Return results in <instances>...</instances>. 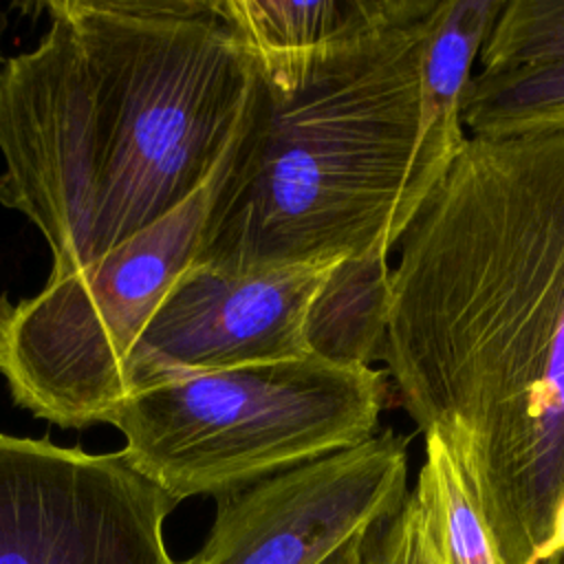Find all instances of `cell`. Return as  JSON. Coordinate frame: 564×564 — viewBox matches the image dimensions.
<instances>
[{"instance_id": "cell-9", "label": "cell", "mask_w": 564, "mask_h": 564, "mask_svg": "<svg viewBox=\"0 0 564 564\" xmlns=\"http://www.w3.org/2000/svg\"><path fill=\"white\" fill-rule=\"evenodd\" d=\"M502 7L505 0H441L421 51L416 137L394 214L392 247L467 139L463 104L471 68Z\"/></svg>"}, {"instance_id": "cell-17", "label": "cell", "mask_w": 564, "mask_h": 564, "mask_svg": "<svg viewBox=\"0 0 564 564\" xmlns=\"http://www.w3.org/2000/svg\"><path fill=\"white\" fill-rule=\"evenodd\" d=\"M361 540L364 533L352 535L348 542H344L341 546H337L326 560H322L319 564H361Z\"/></svg>"}, {"instance_id": "cell-2", "label": "cell", "mask_w": 564, "mask_h": 564, "mask_svg": "<svg viewBox=\"0 0 564 564\" xmlns=\"http://www.w3.org/2000/svg\"><path fill=\"white\" fill-rule=\"evenodd\" d=\"M0 62V203L66 278L174 214L223 165L251 62L218 0H51Z\"/></svg>"}, {"instance_id": "cell-13", "label": "cell", "mask_w": 564, "mask_h": 564, "mask_svg": "<svg viewBox=\"0 0 564 564\" xmlns=\"http://www.w3.org/2000/svg\"><path fill=\"white\" fill-rule=\"evenodd\" d=\"M412 491L445 564H505L449 447L436 432L425 434V460Z\"/></svg>"}, {"instance_id": "cell-4", "label": "cell", "mask_w": 564, "mask_h": 564, "mask_svg": "<svg viewBox=\"0 0 564 564\" xmlns=\"http://www.w3.org/2000/svg\"><path fill=\"white\" fill-rule=\"evenodd\" d=\"M386 397V370L306 355L130 392L106 423L123 434L126 460L178 505L364 443Z\"/></svg>"}, {"instance_id": "cell-3", "label": "cell", "mask_w": 564, "mask_h": 564, "mask_svg": "<svg viewBox=\"0 0 564 564\" xmlns=\"http://www.w3.org/2000/svg\"><path fill=\"white\" fill-rule=\"evenodd\" d=\"M441 0H381L304 68L253 73L216 176L196 267L225 273L392 253L419 119V64Z\"/></svg>"}, {"instance_id": "cell-16", "label": "cell", "mask_w": 564, "mask_h": 564, "mask_svg": "<svg viewBox=\"0 0 564 564\" xmlns=\"http://www.w3.org/2000/svg\"><path fill=\"white\" fill-rule=\"evenodd\" d=\"M560 562H564V500L555 513L551 535L535 557V564H560Z\"/></svg>"}, {"instance_id": "cell-1", "label": "cell", "mask_w": 564, "mask_h": 564, "mask_svg": "<svg viewBox=\"0 0 564 564\" xmlns=\"http://www.w3.org/2000/svg\"><path fill=\"white\" fill-rule=\"evenodd\" d=\"M392 251L381 361L505 564L564 500V128L467 134Z\"/></svg>"}, {"instance_id": "cell-5", "label": "cell", "mask_w": 564, "mask_h": 564, "mask_svg": "<svg viewBox=\"0 0 564 564\" xmlns=\"http://www.w3.org/2000/svg\"><path fill=\"white\" fill-rule=\"evenodd\" d=\"M220 172V167H218ZM159 225L31 297L0 295V375L13 403L57 427L106 423L145 324L194 264L216 176Z\"/></svg>"}, {"instance_id": "cell-12", "label": "cell", "mask_w": 564, "mask_h": 564, "mask_svg": "<svg viewBox=\"0 0 564 564\" xmlns=\"http://www.w3.org/2000/svg\"><path fill=\"white\" fill-rule=\"evenodd\" d=\"M463 123L469 134H516L564 128V62L476 73Z\"/></svg>"}, {"instance_id": "cell-6", "label": "cell", "mask_w": 564, "mask_h": 564, "mask_svg": "<svg viewBox=\"0 0 564 564\" xmlns=\"http://www.w3.org/2000/svg\"><path fill=\"white\" fill-rule=\"evenodd\" d=\"M176 502L119 452L0 432V564H176Z\"/></svg>"}, {"instance_id": "cell-18", "label": "cell", "mask_w": 564, "mask_h": 564, "mask_svg": "<svg viewBox=\"0 0 564 564\" xmlns=\"http://www.w3.org/2000/svg\"><path fill=\"white\" fill-rule=\"evenodd\" d=\"M0 62H2V55H0Z\"/></svg>"}, {"instance_id": "cell-14", "label": "cell", "mask_w": 564, "mask_h": 564, "mask_svg": "<svg viewBox=\"0 0 564 564\" xmlns=\"http://www.w3.org/2000/svg\"><path fill=\"white\" fill-rule=\"evenodd\" d=\"M478 62V73L562 64L564 0H505Z\"/></svg>"}, {"instance_id": "cell-11", "label": "cell", "mask_w": 564, "mask_h": 564, "mask_svg": "<svg viewBox=\"0 0 564 564\" xmlns=\"http://www.w3.org/2000/svg\"><path fill=\"white\" fill-rule=\"evenodd\" d=\"M390 275V256L339 258L306 315L308 352L341 366L379 361L388 330Z\"/></svg>"}, {"instance_id": "cell-19", "label": "cell", "mask_w": 564, "mask_h": 564, "mask_svg": "<svg viewBox=\"0 0 564 564\" xmlns=\"http://www.w3.org/2000/svg\"><path fill=\"white\" fill-rule=\"evenodd\" d=\"M560 564H564V562H560Z\"/></svg>"}, {"instance_id": "cell-7", "label": "cell", "mask_w": 564, "mask_h": 564, "mask_svg": "<svg viewBox=\"0 0 564 564\" xmlns=\"http://www.w3.org/2000/svg\"><path fill=\"white\" fill-rule=\"evenodd\" d=\"M408 496V436L364 443L216 498L200 551L181 564H319Z\"/></svg>"}, {"instance_id": "cell-8", "label": "cell", "mask_w": 564, "mask_h": 564, "mask_svg": "<svg viewBox=\"0 0 564 564\" xmlns=\"http://www.w3.org/2000/svg\"><path fill=\"white\" fill-rule=\"evenodd\" d=\"M335 262L249 273L192 264L130 350L123 370L126 394L189 375L311 355L306 315Z\"/></svg>"}, {"instance_id": "cell-10", "label": "cell", "mask_w": 564, "mask_h": 564, "mask_svg": "<svg viewBox=\"0 0 564 564\" xmlns=\"http://www.w3.org/2000/svg\"><path fill=\"white\" fill-rule=\"evenodd\" d=\"M381 0H218L258 77H284L372 20Z\"/></svg>"}, {"instance_id": "cell-15", "label": "cell", "mask_w": 564, "mask_h": 564, "mask_svg": "<svg viewBox=\"0 0 564 564\" xmlns=\"http://www.w3.org/2000/svg\"><path fill=\"white\" fill-rule=\"evenodd\" d=\"M361 564H445L414 491H408L394 513L364 533Z\"/></svg>"}]
</instances>
